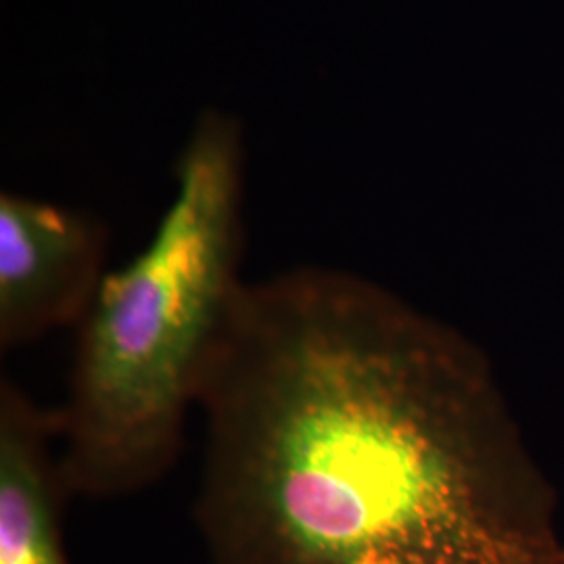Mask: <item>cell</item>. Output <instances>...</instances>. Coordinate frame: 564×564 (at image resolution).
I'll list each match as a JSON object with an SVG mask.
<instances>
[{
  "label": "cell",
  "instance_id": "cell-2",
  "mask_svg": "<svg viewBox=\"0 0 564 564\" xmlns=\"http://www.w3.org/2000/svg\"><path fill=\"white\" fill-rule=\"evenodd\" d=\"M245 139L205 113L176 163L151 241L107 272L78 324L55 408L69 496L120 498L162 481L182 454L207 368L242 289Z\"/></svg>",
  "mask_w": 564,
  "mask_h": 564
},
{
  "label": "cell",
  "instance_id": "cell-3",
  "mask_svg": "<svg viewBox=\"0 0 564 564\" xmlns=\"http://www.w3.org/2000/svg\"><path fill=\"white\" fill-rule=\"evenodd\" d=\"M101 220L18 193L0 195V349L76 326L107 276Z\"/></svg>",
  "mask_w": 564,
  "mask_h": 564
},
{
  "label": "cell",
  "instance_id": "cell-4",
  "mask_svg": "<svg viewBox=\"0 0 564 564\" xmlns=\"http://www.w3.org/2000/svg\"><path fill=\"white\" fill-rule=\"evenodd\" d=\"M69 496L55 408L9 377L0 381V564H69L59 529Z\"/></svg>",
  "mask_w": 564,
  "mask_h": 564
},
{
  "label": "cell",
  "instance_id": "cell-1",
  "mask_svg": "<svg viewBox=\"0 0 564 564\" xmlns=\"http://www.w3.org/2000/svg\"><path fill=\"white\" fill-rule=\"evenodd\" d=\"M197 410L216 564H564L484 351L356 272L245 281Z\"/></svg>",
  "mask_w": 564,
  "mask_h": 564
}]
</instances>
